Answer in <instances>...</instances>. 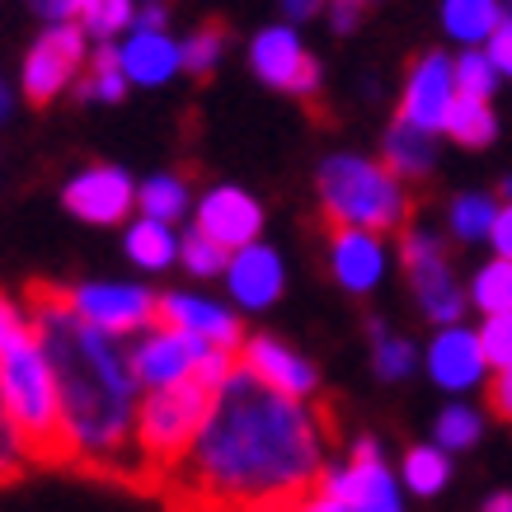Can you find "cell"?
I'll list each match as a JSON object with an SVG mask.
<instances>
[{
	"label": "cell",
	"instance_id": "obj_32",
	"mask_svg": "<svg viewBox=\"0 0 512 512\" xmlns=\"http://www.w3.org/2000/svg\"><path fill=\"white\" fill-rule=\"evenodd\" d=\"M179 264L193 273V278H217V273H226V264H231V249H221L212 235H202L198 226L179 240Z\"/></svg>",
	"mask_w": 512,
	"mask_h": 512
},
{
	"label": "cell",
	"instance_id": "obj_5",
	"mask_svg": "<svg viewBox=\"0 0 512 512\" xmlns=\"http://www.w3.org/2000/svg\"><path fill=\"white\" fill-rule=\"evenodd\" d=\"M212 400H217V390L188 376V381L151 390V395L137 404V447H141V461H146V470H151L156 484L170 480V470L179 466L188 456V447L198 442L202 423L212 414Z\"/></svg>",
	"mask_w": 512,
	"mask_h": 512
},
{
	"label": "cell",
	"instance_id": "obj_18",
	"mask_svg": "<svg viewBox=\"0 0 512 512\" xmlns=\"http://www.w3.org/2000/svg\"><path fill=\"white\" fill-rule=\"evenodd\" d=\"M282 259L273 254L268 245H245L231 254V264H226V287H231V296L245 306V311H264V306H273L282 296Z\"/></svg>",
	"mask_w": 512,
	"mask_h": 512
},
{
	"label": "cell",
	"instance_id": "obj_12",
	"mask_svg": "<svg viewBox=\"0 0 512 512\" xmlns=\"http://www.w3.org/2000/svg\"><path fill=\"white\" fill-rule=\"evenodd\" d=\"M156 325L160 329H174V334H193V339L212 343V348H245V329L235 320L226 306H212L202 296H188V292H170L156 301Z\"/></svg>",
	"mask_w": 512,
	"mask_h": 512
},
{
	"label": "cell",
	"instance_id": "obj_4",
	"mask_svg": "<svg viewBox=\"0 0 512 512\" xmlns=\"http://www.w3.org/2000/svg\"><path fill=\"white\" fill-rule=\"evenodd\" d=\"M320 202H325V221L357 226V231H400L409 226V198H404V179L386 170V160H362V156H329L320 165Z\"/></svg>",
	"mask_w": 512,
	"mask_h": 512
},
{
	"label": "cell",
	"instance_id": "obj_46",
	"mask_svg": "<svg viewBox=\"0 0 512 512\" xmlns=\"http://www.w3.org/2000/svg\"><path fill=\"white\" fill-rule=\"evenodd\" d=\"M287 5V19H311L320 10V0H282Z\"/></svg>",
	"mask_w": 512,
	"mask_h": 512
},
{
	"label": "cell",
	"instance_id": "obj_8",
	"mask_svg": "<svg viewBox=\"0 0 512 512\" xmlns=\"http://www.w3.org/2000/svg\"><path fill=\"white\" fill-rule=\"evenodd\" d=\"M85 66V29L80 24H52L24 57V94L29 104H52L66 85H76Z\"/></svg>",
	"mask_w": 512,
	"mask_h": 512
},
{
	"label": "cell",
	"instance_id": "obj_15",
	"mask_svg": "<svg viewBox=\"0 0 512 512\" xmlns=\"http://www.w3.org/2000/svg\"><path fill=\"white\" fill-rule=\"evenodd\" d=\"M212 343L193 339V334H174V329H156V334H146L141 343H132V367H137L141 386H174V381H188V376L198 372L202 353H207Z\"/></svg>",
	"mask_w": 512,
	"mask_h": 512
},
{
	"label": "cell",
	"instance_id": "obj_1",
	"mask_svg": "<svg viewBox=\"0 0 512 512\" xmlns=\"http://www.w3.org/2000/svg\"><path fill=\"white\" fill-rule=\"evenodd\" d=\"M325 409V404H320ZM264 386L245 362L170 470V512H278L320 484L329 414Z\"/></svg>",
	"mask_w": 512,
	"mask_h": 512
},
{
	"label": "cell",
	"instance_id": "obj_41",
	"mask_svg": "<svg viewBox=\"0 0 512 512\" xmlns=\"http://www.w3.org/2000/svg\"><path fill=\"white\" fill-rule=\"evenodd\" d=\"M489 409H494L503 423H512V367H503V372L489 381Z\"/></svg>",
	"mask_w": 512,
	"mask_h": 512
},
{
	"label": "cell",
	"instance_id": "obj_29",
	"mask_svg": "<svg viewBox=\"0 0 512 512\" xmlns=\"http://www.w3.org/2000/svg\"><path fill=\"white\" fill-rule=\"evenodd\" d=\"M470 301L484 315H503L512 311V259H489L470 282Z\"/></svg>",
	"mask_w": 512,
	"mask_h": 512
},
{
	"label": "cell",
	"instance_id": "obj_38",
	"mask_svg": "<svg viewBox=\"0 0 512 512\" xmlns=\"http://www.w3.org/2000/svg\"><path fill=\"white\" fill-rule=\"evenodd\" d=\"M489 62L498 66V76H512V15H503V24L494 29V38L484 43Z\"/></svg>",
	"mask_w": 512,
	"mask_h": 512
},
{
	"label": "cell",
	"instance_id": "obj_6",
	"mask_svg": "<svg viewBox=\"0 0 512 512\" xmlns=\"http://www.w3.org/2000/svg\"><path fill=\"white\" fill-rule=\"evenodd\" d=\"M400 259H404V273H409V287L419 296V311L433 320V325H456L466 315L470 296L461 292V282L451 273L447 264V249L442 240L419 226H404V240H400Z\"/></svg>",
	"mask_w": 512,
	"mask_h": 512
},
{
	"label": "cell",
	"instance_id": "obj_33",
	"mask_svg": "<svg viewBox=\"0 0 512 512\" xmlns=\"http://www.w3.org/2000/svg\"><path fill=\"white\" fill-rule=\"evenodd\" d=\"M29 466H33L29 442H24L15 414H10V404H5V395H0V489H5V484H15Z\"/></svg>",
	"mask_w": 512,
	"mask_h": 512
},
{
	"label": "cell",
	"instance_id": "obj_45",
	"mask_svg": "<svg viewBox=\"0 0 512 512\" xmlns=\"http://www.w3.org/2000/svg\"><path fill=\"white\" fill-rule=\"evenodd\" d=\"M132 29H165V0H151L137 10V24Z\"/></svg>",
	"mask_w": 512,
	"mask_h": 512
},
{
	"label": "cell",
	"instance_id": "obj_34",
	"mask_svg": "<svg viewBox=\"0 0 512 512\" xmlns=\"http://www.w3.org/2000/svg\"><path fill=\"white\" fill-rule=\"evenodd\" d=\"M480 433H484V423H480V414H475L470 404H447V409H442V419H437V447L442 451L475 447Z\"/></svg>",
	"mask_w": 512,
	"mask_h": 512
},
{
	"label": "cell",
	"instance_id": "obj_23",
	"mask_svg": "<svg viewBox=\"0 0 512 512\" xmlns=\"http://www.w3.org/2000/svg\"><path fill=\"white\" fill-rule=\"evenodd\" d=\"M498 24H503L498 0H442V29L456 43H466V47L489 43Z\"/></svg>",
	"mask_w": 512,
	"mask_h": 512
},
{
	"label": "cell",
	"instance_id": "obj_37",
	"mask_svg": "<svg viewBox=\"0 0 512 512\" xmlns=\"http://www.w3.org/2000/svg\"><path fill=\"white\" fill-rule=\"evenodd\" d=\"M480 348H484V362H489L494 372L512 367V311L489 315V320H484V329H480Z\"/></svg>",
	"mask_w": 512,
	"mask_h": 512
},
{
	"label": "cell",
	"instance_id": "obj_11",
	"mask_svg": "<svg viewBox=\"0 0 512 512\" xmlns=\"http://www.w3.org/2000/svg\"><path fill=\"white\" fill-rule=\"evenodd\" d=\"M137 202V188L118 165H90L62 188V207L85 226H118Z\"/></svg>",
	"mask_w": 512,
	"mask_h": 512
},
{
	"label": "cell",
	"instance_id": "obj_26",
	"mask_svg": "<svg viewBox=\"0 0 512 512\" xmlns=\"http://www.w3.org/2000/svg\"><path fill=\"white\" fill-rule=\"evenodd\" d=\"M127 254L137 259L141 268H151V273H160V268L174 264V254H179V245H174V231L165 226V221H151L141 217L132 231H127Z\"/></svg>",
	"mask_w": 512,
	"mask_h": 512
},
{
	"label": "cell",
	"instance_id": "obj_16",
	"mask_svg": "<svg viewBox=\"0 0 512 512\" xmlns=\"http://www.w3.org/2000/svg\"><path fill=\"white\" fill-rule=\"evenodd\" d=\"M325 240H329V268L339 287L348 292H372L381 273H386V249L372 231H357V226H339V221H325Z\"/></svg>",
	"mask_w": 512,
	"mask_h": 512
},
{
	"label": "cell",
	"instance_id": "obj_27",
	"mask_svg": "<svg viewBox=\"0 0 512 512\" xmlns=\"http://www.w3.org/2000/svg\"><path fill=\"white\" fill-rule=\"evenodd\" d=\"M451 235L461 240V245H480L494 235V221H498V207L494 198H484V193H461V198L451 202Z\"/></svg>",
	"mask_w": 512,
	"mask_h": 512
},
{
	"label": "cell",
	"instance_id": "obj_3",
	"mask_svg": "<svg viewBox=\"0 0 512 512\" xmlns=\"http://www.w3.org/2000/svg\"><path fill=\"white\" fill-rule=\"evenodd\" d=\"M0 395L29 442L33 466H71V437H66L57 376H52L43 343L33 339V329L0 353Z\"/></svg>",
	"mask_w": 512,
	"mask_h": 512
},
{
	"label": "cell",
	"instance_id": "obj_31",
	"mask_svg": "<svg viewBox=\"0 0 512 512\" xmlns=\"http://www.w3.org/2000/svg\"><path fill=\"white\" fill-rule=\"evenodd\" d=\"M137 24V10H132V0H85V10H80V29L94 33L99 43H113L123 29Z\"/></svg>",
	"mask_w": 512,
	"mask_h": 512
},
{
	"label": "cell",
	"instance_id": "obj_17",
	"mask_svg": "<svg viewBox=\"0 0 512 512\" xmlns=\"http://www.w3.org/2000/svg\"><path fill=\"white\" fill-rule=\"evenodd\" d=\"M240 362H245L264 386L282 390V395H292V400H306V395H315V386H320V376H315L311 362L278 339H249L245 348H240Z\"/></svg>",
	"mask_w": 512,
	"mask_h": 512
},
{
	"label": "cell",
	"instance_id": "obj_43",
	"mask_svg": "<svg viewBox=\"0 0 512 512\" xmlns=\"http://www.w3.org/2000/svg\"><path fill=\"white\" fill-rule=\"evenodd\" d=\"M489 245L498 249V259H512V202L498 212L494 221V235H489Z\"/></svg>",
	"mask_w": 512,
	"mask_h": 512
},
{
	"label": "cell",
	"instance_id": "obj_7",
	"mask_svg": "<svg viewBox=\"0 0 512 512\" xmlns=\"http://www.w3.org/2000/svg\"><path fill=\"white\" fill-rule=\"evenodd\" d=\"M320 489L343 503H353L357 512H404L400 484L381 461V447L372 437H357L353 442V461L348 466H329L320 475Z\"/></svg>",
	"mask_w": 512,
	"mask_h": 512
},
{
	"label": "cell",
	"instance_id": "obj_48",
	"mask_svg": "<svg viewBox=\"0 0 512 512\" xmlns=\"http://www.w3.org/2000/svg\"><path fill=\"white\" fill-rule=\"evenodd\" d=\"M498 193H503V202H512V174L503 179V184H498Z\"/></svg>",
	"mask_w": 512,
	"mask_h": 512
},
{
	"label": "cell",
	"instance_id": "obj_25",
	"mask_svg": "<svg viewBox=\"0 0 512 512\" xmlns=\"http://www.w3.org/2000/svg\"><path fill=\"white\" fill-rule=\"evenodd\" d=\"M137 207H141V217H151V221H179L188 212V184H184V174H156V179H146L137 193Z\"/></svg>",
	"mask_w": 512,
	"mask_h": 512
},
{
	"label": "cell",
	"instance_id": "obj_13",
	"mask_svg": "<svg viewBox=\"0 0 512 512\" xmlns=\"http://www.w3.org/2000/svg\"><path fill=\"white\" fill-rule=\"evenodd\" d=\"M451 99H456V62L442 57V52H423L414 71H409V85H404L400 118H409L423 132H437L451 109Z\"/></svg>",
	"mask_w": 512,
	"mask_h": 512
},
{
	"label": "cell",
	"instance_id": "obj_14",
	"mask_svg": "<svg viewBox=\"0 0 512 512\" xmlns=\"http://www.w3.org/2000/svg\"><path fill=\"white\" fill-rule=\"evenodd\" d=\"M198 231L212 235L221 249L235 254V249H245L259 240V231H264V207L249 198L245 188L221 184L198 202Z\"/></svg>",
	"mask_w": 512,
	"mask_h": 512
},
{
	"label": "cell",
	"instance_id": "obj_10",
	"mask_svg": "<svg viewBox=\"0 0 512 512\" xmlns=\"http://www.w3.org/2000/svg\"><path fill=\"white\" fill-rule=\"evenodd\" d=\"M156 301L146 287H132V282H85V287H71V306H76L80 320H90L94 329L104 334H137L156 320Z\"/></svg>",
	"mask_w": 512,
	"mask_h": 512
},
{
	"label": "cell",
	"instance_id": "obj_42",
	"mask_svg": "<svg viewBox=\"0 0 512 512\" xmlns=\"http://www.w3.org/2000/svg\"><path fill=\"white\" fill-rule=\"evenodd\" d=\"M33 10L43 19H52V24H71V19H80L85 0H33Z\"/></svg>",
	"mask_w": 512,
	"mask_h": 512
},
{
	"label": "cell",
	"instance_id": "obj_44",
	"mask_svg": "<svg viewBox=\"0 0 512 512\" xmlns=\"http://www.w3.org/2000/svg\"><path fill=\"white\" fill-rule=\"evenodd\" d=\"M357 10H362V0H334V29H339V33H353Z\"/></svg>",
	"mask_w": 512,
	"mask_h": 512
},
{
	"label": "cell",
	"instance_id": "obj_9",
	"mask_svg": "<svg viewBox=\"0 0 512 512\" xmlns=\"http://www.w3.org/2000/svg\"><path fill=\"white\" fill-rule=\"evenodd\" d=\"M249 66H254V76L264 80V85H273V90L301 94V99H311V94L320 90V62L301 47L292 24H273V29L259 33V38L249 43Z\"/></svg>",
	"mask_w": 512,
	"mask_h": 512
},
{
	"label": "cell",
	"instance_id": "obj_35",
	"mask_svg": "<svg viewBox=\"0 0 512 512\" xmlns=\"http://www.w3.org/2000/svg\"><path fill=\"white\" fill-rule=\"evenodd\" d=\"M498 90V66L489 62V52L480 47H466L456 57V94H470V99H489Z\"/></svg>",
	"mask_w": 512,
	"mask_h": 512
},
{
	"label": "cell",
	"instance_id": "obj_24",
	"mask_svg": "<svg viewBox=\"0 0 512 512\" xmlns=\"http://www.w3.org/2000/svg\"><path fill=\"white\" fill-rule=\"evenodd\" d=\"M127 85L132 80L123 76V57H118V47L113 43H99L94 47V62H90V71L76 80V94L90 104V99H104V104H118L127 94Z\"/></svg>",
	"mask_w": 512,
	"mask_h": 512
},
{
	"label": "cell",
	"instance_id": "obj_39",
	"mask_svg": "<svg viewBox=\"0 0 512 512\" xmlns=\"http://www.w3.org/2000/svg\"><path fill=\"white\" fill-rule=\"evenodd\" d=\"M29 334V320H24V311H19L10 296H0V353L10 348V343H19Z\"/></svg>",
	"mask_w": 512,
	"mask_h": 512
},
{
	"label": "cell",
	"instance_id": "obj_40",
	"mask_svg": "<svg viewBox=\"0 0 512 512\" xmlns=\"http://www.w3.org/2000/svg\"><path fill=\"white\" fill-rule=\"evenodd\" d=\"M282 512H357L353 503H343V498H334V494H325L320 484H315L306 498H296L292 508H282Z\"/></svg>",
	"mask_w": 512,
	"mask_h": 512
},
{
	"label": "cell",
	"instance_id": "obj_49",
	"mask_svg": "<svg viewBox=\"0 0 512 512\" xmlns=\"http://www.w3.org/2000/svg\"><path fill=\"white\" fill-rule=\"evenodd\" d=\"M10 113V94H5V85H0V118Z\"/></svg>",
	"mask_w": 512,
	"mask_h": 512
},
{
	"label": "cell",
	"instance_id": "obj_30",
	"mask_svg": "<svg viewBox=\"0 0 512 512\" xmlns=\"http://www.w3.org/2000/svg\"><path fill=\"white\" fill-rule=\"evenodd\" d=\"M451 480V461L442 447H409V456H404V484L414 489V494H437L442 484Z\"/></svg>",
	"mask_w": 512,
	"mask_h": 512
},
{
	"label": "cell",
	"instance_id": "obj_28",
	"mask_svg": "<svg viewBox=\"0 0 512 512\" xmlns=\"http://www.w3.org/2000/svg\"><path fill=\"white\" fill-rule=\"evenodd\" d=\"M367 329H372V348H376V376H381V381H404V376L414 372V343L409 339H400V334H390L386 329V320H367Z\"/></svg>",
	"mask_w": 512,
	"mask_h": 512
},
{
	"label": "cell",
	"instance_id": "obj_20",
	"mask_svg": "<svg viewBox=\"0 0 512 512\" xmlns=\"http://www.w3.org/2000/svg\"><path fill=\"white\" fill-rule=\"evenodd\" d=\"M118 57L132 85H165L174 71H184V43H174L165 29H137L118 47Z\"/></svg>",
	"mask_w": 512,
	"mask_h": 512
},
{
	"label": "cell",
	"instance_id": "obj_19",
	"mask_svg": "<svg viewBox=\"0 0 512 512\" xmlns=\"http://www.w3.org/2000/svg\"><path fill=\"white\" fill-rule=\"evenodd\" d=\"M484 348L480 334H470L461 325H447L428 348V376H433L442 390H466L484 376Z\"/></svg>",
	"mask_w": 512,
	"mask_h": 512
},
{
	"label": "cell",
	"instance_id": "obj_47",
	"mask_svg": "<svg viewBox=\"0 0 512 512\" xmlns=\"http://www.w3.org/2000/svg\"><path fill=\"white\" fill-rule=\"evenodd\" d=\"M484 512H512V494H494L484 503Z\"/></svg>",
	"mask_w": 512,
	"mask_h": 512
},
{
	"label": "cell",
	"instance_id": "obj_36",
	"mask_svg": "<svg viewBox=\"0 0 512 512\" xmlns=\"http://www.w3.org/2000/svg\"><path fill=\"white\" fill-rule=\"evenodd\" d=\"M221 47H226V24H202L198 33L184 38V71L188 76H207L221 62Z\"/></svg>",
	"mask_w": 512,
	"mask_h": 512
},
{
	"label": "cell",
	"instance_id": "obj_2",
	"mask_svg": "<svg viewBox=\"0 0 512 512\" xmlns=\"http://www.w3.org/2000/svg\"><path fill=\"white\" fill-rule=\"evenodd\" d=\"M29 329L43 343L57 395H62L71 466L94 480H118L127 489H156L137 447V390L132 348L118 334L80 320L66 287L29 282Z\"/></svg>",
	"mask_w": 512,
	"mask_h": 512
},
{
	"label": "cell",
	"instance_id": "obj_21",
	"mask_svg": "<svg viewBox=\"0 0 512 512\" xmlns=\"http://www.w3.org/2000/svg\"><path fill=\"white\" fill-rule=\"evenodd\" d=\"M386 170L400 174V179H423V174L433 170L437 160V146H433V132H423V127H414L409 118H395L386 132Z\"/></svg>",
	"mask_w": 512,
	"mask_h": 512
},
{
	"label": "cell",
	"instance_id": "obj_22",
	"mask_svg": "<svg viewBox=\"0 0 512 512\" xmlns=\"http://www.w3.org/2000/svg\"><path fill=\"white\" fill-rule=\"evenodd\" d=\"M442 132H447L456 146L484 151V146H494V137H498V118H494V109H489V99L456 94V99H451V109H447V118H442Z\"/></svg>",
	"mask_w": 512,
	"mask_h": 512
}]
</instances>
